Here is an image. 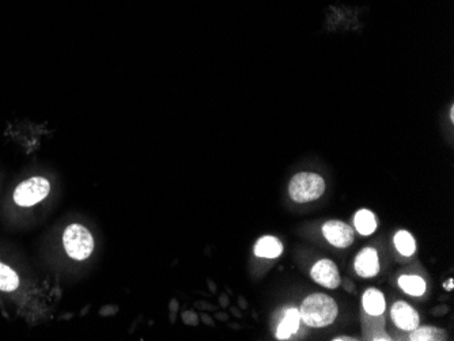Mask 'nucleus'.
<instances>
[{
    "mask_svg": "<svg viewBox=\"0 0 454 341\" xmlns=\"http://www.w3.org/2000/svg\"><path fill=\"white\" fill-rule=\"evenodd\" d=\"M299 314L306 325L312 328H325L336 319L339 308L329 295L312 294L302 302Z\"/></svg>",
    "mask_w": 454,
    "mask_h": 341,
    "instance_id": "obj_1",
    "label": "nucleus"
},
{
    "mask_svg": "<svg viewBox=\"0 0 454 341\" xmlns=\"http://www.w3.org/2000/svg\"><path fill=\"white\" fill-rule=\"evenodd\" d=\"M325 192V181L315 173H298L288 185L290 198L297 203H309L321 198Z\"/></svg>",
    "mask_w": 454,
    "mask_h": 341,
    "instance_id": "obj_2",
    "label": "nucleus"
},
{
    "mask_svg": "<svg viewBox=\"0 0 454 341\" xmlns=\"http://www.w3.org/2000/svg\"><path fill=\"white\" fill-rule=\"evenodd\" d=\"M63 244L67 255L74 260H86L94 249L91 232L81 225H70L63 235Z\"/></svg>",
    "mask_w": 454,
    "mask_h": 341,
    "instance_id": "obj_3",
    "label": "nucleus"
},
{
    "mask_svg": "<svg viewBox=\"0 0 454 341\" xmlns=\"http://www.w3.org/2000/svg\"><path fill=\"white\" fill-rule=\"evenodd\" d=\"M51 185L44 177H31L21 182L14 191V201L21 207H31L45 199Z\"/></svg>",
    "mask_w": 454,
    "mask_h": 341,
    "instance_id": "obj_4",
    "label": "nucleus"
},
{
    "mask_svg": "<svg viewBox=\"0 0 454 341\" xmlns=\"http://www.w3.org/2000/svg\"><path fill=\"white\" fill-rule=\"evenodd\" d=\"M311 276L317 285L327 288H338L340 285V273L336 264L331 260H320L313 265Z\"/></svg>",
    "mask_w": 454,
    "mask_h": 341,
    "instance_id": "obj_5",
    "label": "nucleus"
},
{
    "mask_svg": "<svg viewBox=\"0 0 454 341\" xmlns=\"http://www.w3.org/2000/svg\"><path fill=\"white\" fill-rule=\"evenodd\" d=\"M322 234L336 248H348L354 242V230L340 221H329L324 225Z\"/></svg>",
    "mask_w": 454,
    "mask_h": 341,
    "instance_id": "obj_6",
    "label": "nucleus"
},
{
    "mask_svg": "<svg viewBox=\"0 0 454 341\" xmlns=\"http://www.w3.org/2000/svg\"><path fill=\"white\" fill-rule=\"evenodd\" d=\"M393 322L402 331H414L419 326V314L405 302H396L391 309Z\"/></svg>",
    "mask_w": 454,
    "mask_h": 341,
    "instance_id": "obj_7",
    "label": "nucleus"
},
{
    "mask_svg": "<svg viewBox=\"0 0 454 341\" xmlns=\"http://www.w3.org/2000/svg\"><path fill=\"white\" fill-rule=\"evenodd\" d=\"M355 271L362 278H374L379 272V260L377 251L365 248L355 258Z\"/></svg>",
    "mask_w": 454,
    "mask_h": 341,
    "instance_id": "obj_8",
    "label": "nucleus"
},
{
    "mask_svg": "<svg viewBox=\"0 0 454 341\" xmlns=\"http://www.w3.org/2000/svg\"><path fill=\"white\" fill-rule=\"evenodd\" d=\"M301 322V314L297 309H287L284 313L283 319L281 321L278 331H276V338L279 340H287L290 339L294 333L298 332Z\"/></svg>",
    "mask_w": 454,
    "mask_h": 341,
    "instance_id": "obj_9",
    "label": "nucleus"
},
{
    "mask_svg": "<svg viewBox=\"0 0 454 341\" xmlns=\"http://www.w3.org/2000/svg\"><path fill=\"white\" fill-rule=\"evenodd\" d=\"M283 253L282 242L271 235L263 237L257 241L255 246V255L263 258H276Z\"/></svg>",
    "mask_w": 454,
    "mask_h": 341,
    "instance_id": "obj_10",
    "label": "nucleus"
},
{
    "mask_svg": "<svg viewBox=\"0 0 454 341\" xmlns=\"http://www.w3.org/2000/svg\"><path fill=\"white\" fill-rule=\"evenodd\" d=\"M363 309L370 315H382L385 312L384 294L375 288H370L363 294Z\"/></svg>",
    "mask_w": 454,
    "mask_h": 341,
    "instance_id": "obj_11",
    "label": "nucleus"
},
{
    "mask_svg": "<svg viewBox=\"0 0 454 341\" xmlns=\"http://www.w3.org/2000/svg\"><path fill=\"white\" fill-rule=\"evenodd\" d=\"M354 225L359 234L370 235L377 228L375 215L369 209H361L357 212V215L354 218Z\"/></svg>",
    "mask_w": 454,
    "mask_h": 341,
    "instance_id": "obj_12",
    "label": "nucleus"
},
{
    "mask_svg": "<svg viewBox=\"0 0 454 341\" xmlns=\"http://www.w3.org/2000/svg\"><path fill=\"white\" fill-rule=\"evenodd\" d=\"M400 288L412 296H421L426 292V282L421 276L404 275L398 279Z\"/></svg>",
    "mask_w": 454,
    "mask_h": 341,
    "instance_id": "obj_13",
    "label": "nucleus"
},
{
    "mask_svg": "<svg viewBox=\"0 0 454 341\" xmlns=\"http://www.w3.org/2000/svg\"><path fill=\"white\" fill-rule=\"evenodd\" d=\"M409 340L412 341H435L445 340V332L441 329H437L434 326H416L414 331H411Z\"/></svg>",
    "mask_w": 454,
    "mask_h": 341,
    "instance_id": "obj_14",
    "label": "nucleus"
},
{
    "mask_svg": "<svg viewBox=\"0 0 454 341\" xmlns=\"http://www.w3.org/2000/svg\"><path fill=\"white\" fill-rule=\"evenodd\" d=\"M395 246L402 256H412L416 251V244L414 237L405 230H400L395 235Z\"/></svg>",
    "mask_w": 454,
    "mask_h": 341,
    "instance_id": "obj_15",
    "label": "nucleus"
},
{
    "mask_svg": "<svg viewBox=\"0 0 454 341\" xmlns=\"http://www.w3.org/2000/svg\"><path fill=\"white\" fill-rule=\"evenodd\" d=\"M18 285H19L18 275L10 267L0 262V290L14 291Z\"/></svg>",
    "mask_w": 454,
    "mask_h": 341,
    "instance_id": "obj_16",
    "label": "nucleus"
},
{
    "mask_svg": "<svg viewBox=\"0 0 454 341\" xmlns=\"http://www.w3.org/2000/svg\"><path fill=\"white\" fill-rule=\"evenodd\" d=\"M453 283H454L453 279H449V280H448V282H446V283L444 285V287H445L446 290H449V291H451V290H453V287H454Z\"/></svg>",
    "mask_w": 454,
    "mask_h": 341,
    "instance_id": "obj_17",
    "label": "nucleus"
},
{
    "mask_svg": "<svg viewBox=\"0 0 454 341\" xmlns=\"http://www.w3.org/2000/svg\"><path fill=\"white\" fill-rule=\"evenodd\" d=\"M335 341H352L355 340V339H352V338H336V339H334Z\"/></svg>",
    "mask_w": 454,
    "mask_h": 341,
    "instance_id": "obj_18",
    "label": "nucleus"
}]
</instances>
